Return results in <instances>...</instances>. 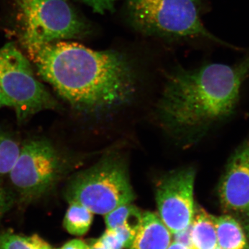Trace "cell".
Segmentation results:
<instances>
[{
    "mask_svg": "<svg viewBox=\"0 0 249 249\" xmlns=\"http://www.w3.org/2000/svg\"><path fill=\"white\" fill-rule=\"evenodd\" d=\"M93 213L78 202H70L64 219V227L73 235H85L93 221Z\"/></svg>",
    "mask_w": 249,
    "mask_h": 249,
    "instance_id": "cell-13",
    "label": "cell"
},
{
    "mask_svg": "<svg viewBox=\"0 0 249 249\" xmlns=\"http://www.w3.org/2000/svg\"><path fill=\"white\" fill-rule=\"evenodd\" d=\"M171 240L172 233L160 217L153 213L145 212L129 249H167Z\"/></svg>",
    "mask_w": 249,
    "mask_h": 249,
    "instance_id": "cell-10",
    "label": "cell"
},
{
    "mask_svg": "<svg viewBox=\"0 0 249 249\" xmlns=\"http://www.w3.org/2000/svg\"><path fill=\"white\" fill-rule=\"evenodd\" d=\"M126 9L132 27L142 35L168 40L202 37L239 49L205 27L198 0H126Z\"/></svg>",
    "mask_w": 249,
    "mask_h": 249,
    "instance_id": "cell-3",
    "label": "cell"
},
{
    "mask_svg": "<svg viewBox=\"0 0 249 249\" xmlns=\"http://www.w3.org/2000/svg\"><path fill=\"white\" fill-rule=\"evenodd\" d=\"M4 106L10 107V103L7 98L5 96L4 93H3L1 87H0V108L4 107Z\"/></svg>",
    "mask_w": 249,
    "mask_h": 249,
    "instance_id": "cell-23",
    "label": "cell"
},
{
    "mask_svg": "<svg viewBox=\"0 0 249 249\" xmlns=\"http://www.w3.org/2000/svg\"><path fill=\"white\" fill-rule=\"evenodd\" d=\"M107 249H123L124 246L113 229H107L102 237L98 240Z\"/></svg>",
    "mask_w": 249,
    "mask_h": 249,
    "instance_id": "cell-19",
    "label": "cell"
},
{
    "mask_svg": "<svg viewBox=\"0 0 249 249\" xmlns=\"http://www.w3.org/2000/svg\"><path fill=\"white\" fill-rule=\"evenodd\" d=\"M191 228L193 249H214L218 247L215 217L198 208Z\"/></svg>",
    "mask_w": 249,
    "mask_h": 249,
    "instance_id": "cell-12",
    "label": "cell"
},
{
    "mask_svg": "<svg viewBox=\"0 0 249 249\" xmlns=\"http://www.w3.org/2000/svg\"><path fill=\"white\" fill-rule=\"evenodd\" d=\"M249 76V52L235 65L210 63L170 75L160 105L165 123L182 130H196L232 114L241 88Z\"/></svg>",
    "mask_w": 249,
    "mask_h": 249,
    "instance_id": "cell-2",
    "label": "cell"
},
{
    "mask_svg": "<svg viewBox=\"0 0 249 249\" xmlns=\"http://www.w3.org/2000/svg\"><path fill=\"white\" fill-rule=\"evenodd\" d=\"M24 21V45L79 38L89 34L88 23L67 0H15Z\"/></svg>",
    "mask_w": 249,
    "mask_h": 249,
    "instance_id": "cell-6",
    "label": "cell"
},
{
    "mask_svg": "<svg viewBox=\"0 0 249 249\" xmlns=\"http://www.w3.org/2000/svg\"><path fill=\"white\" fill-rule=\"evenodd\" d=\"M218 246L223 249H249L247 237L240 222L231 214L215 217Z\"/></svg>",
    "mask_w": 249,
    "mask_h": 249,
    "instance_id": "cell-11",
    "label": "cell"
},
{
    "mask_svg": "<svg viewBox=\"0 0 249 249\" xmlns=\"http://www.w3.org/2000/svg\"><path fill=\"white\" fill-rule=\"evenodd\" d=\"M0 249H52L47 241L37 234L29 236L11 232L0 233Z\"/></svg>",
    "mask_w": 249,
    "mask_h": 249,
    "instance_id": "cell-15",
    "label": "cell"
},
{
    "mask_svg": "<svg viewBox=\"0 0 249 249\" xmlns=\"http://www.w3.org/2000/svg\"><path fill=\"white\" fill-rule=\"evenodd\" d=\"M89 246L84 241L75 239L67 242L60 249H89Z\"/></svg>",
    "mask_w": 249,
    "mask_h": 249,
    "instance_id": "cell-22",
    "label": "cell"
},
{
    "mask_svg": "<svg viewBox=\"0 0 249 249\" xmlns=\"http://www.w3.org/2000/svg\"><path fill=\"white\" fill-rule=\"evenodd\" d=\"M0 87L19 122L57 107L53 96L36 79L30 62L13 43L0 48Z\"/></svg>",
    "mask_w": 249,
    "mask_h": 249,
    "instance_id": "cell-5",
    "label": "cell"
},
{
    "mask_svg": "<svg viewBox=\"0 0 249 249\" xmlns=\"http://www.w3.org/2000/svg\"><path fill=\"white\" fill-rule=\"evenodd\" d=\"M20 151L19 144L11 135L0 130V175L9 173Z\"/></svg>",
    "mask_w": 249,
    "mask_h": 249,
    "instance_id": "cell-16",
    "label": "cell"
},
{
    "mask_svg": "<svg viewBox=\"0 0 249 249\" xmlns=\"http://www.w3.org/2000/svg\"><path fill=\"white\" fill-rule=\"evenodd\" d=\"M167 249H192L189 247H186V246L182 245V244L179 243V242H171L170 245L168 246Z\"/></svg>",
    "mask_w": 249,
    "mask_h": 249,
    "instance_id": "cell-24",
    "label": "cell"
},
{
    "mask_svg": "<svg viewBox=\"0 0 249 249\" xmlns=\"http://www.w3.org/2000/svg\"></svg>",
    "mask_w": 249,
    "mask_h": 249,
    "instance_id": "cell-28",
    "label": "cell"
},
{
    "mask_svg": "<svg viewBox=\"0 0 249 249\" xmlns=\"http://www.w3.org/2000/svg\"><path fill=\"white\" fill-rule=\"evenodd\" d=\"M113 230L114 231L116 235L122 242L124 248H129L131 247L135 239L137 232H138L124 225L116 227Z\"/></svg>",
    "mask_w": 249,
    "mask_h": 249,
    "instance_id": "cell-18",
    "label": "cell"
},
{
    "mask_svg": "<svg viewBox=\"0 0 249 249\" xmlns=\"http://www.w3.org/2000/svg\"><path fill=\"white\" fill-rule=\"evenodd\" d=\"M89 249H106V247H104L102 245V244L100 243L98 241L94 244V245H92V247H90Z\"/></svg>",
    "mask_w": 249,
    "mask_h": 249,
    "instance_id": "cell-25",
    "label": "cell"
},
{
    "mask_svg": "<svg viewBox=\"0 0 249 249\" xmlns=\"http://www.w3.org/2000/svg\"><path fill=\"white\" fill-rule=\"evenodd\" d=\"M192 228L191 225L187 228L182 231L178 232V233L173 234L175 242H179L182 245L186 246L193 249V244H192Z\"/></svg>",
    "mask_w": 249,
    "mask_h": 249,
    "instance_id": "cell-21",
    "label": "cell"
},
{
    "mask_svg": "<svg viewBox=\"0 0 249 249\" xmlns=\"http://www.w3.org/2000/svg\"><path fill=\"white\" fill-rule=\"evenodd\" d=\"M214 249H223L221 248V247H219V246H218V247H216V248Z\"/></svg>",
    "mask_w": 249,
    "mask_h": 249,
    "instance_id": "cell-27",
    "label": "cell"
},
{
    "mask_svg": "<svg viewBox=\"0 0 249 249\" xmlns=\"http://www.w3.org/2000/svg\"><path fill=\"white\" fill-rule=\"evenodd\" d=\"M13 199L11 193L5 188L0 178V218L9 209L12 204Z\"/></svg>",
    "mask_w": 249,
    "mask_h": 249,
    "instance_id": "cell-20",
    "label": "cell"
},
{
    "mask_svg": "<svg viewBox=\"0 0 249 249\" xmlns=\"http://www.w3.org/2000/svg\"><path fill=\"white\" fill-rule=\"evenodd\" d=\"M24 46L39 76L78 110H109L133 96V66L121 52L65 40Z\"/></svg>",
    "mask_w": 249,
    "mask_h": 249,
    "instance_id": "cell-1",
    "label": "cell"
},
{
    "mask_svg": "<svg viewBox=\"0 0 249 249\" xmlns=\"http://www.w3.org/2000/svg\"><path fill=\"white\" fill-rule=\"evenodd\" d=\"M67 201L106 215L121 205L132 203L134 193L121 160L107 159L78 174L67 186Z\"/></svg>",
    "mask_w": 249,
    "mask_h": 249,
    "instance_id": "cell-4",
    "label": "cell"
},
{
    "mask_svg": "<svg viewBox=\"0 0 249 249\" xmlns=\"http://www.w3.org/2000/svg\"><path fill=\"white\" fill-rule=\"evenodd\" d=\"M217 194L224 212L249 217V137L229 160Z\"/></svg>",
    "mask_w": 249,
    "mask_h": 249,
    "instance_id": "cell-9",
    "label": "cell"
},
{
    "mask_svg": "<svg viewBox=\"0 0 249 249\" xmlns=\"http://www.w3.org/2000/svg\"><path fill=\"white\" fill-rule=\"evenodd\" d=\"M92 10L96 14L104 15L113 12L115 9L116 2L119 0H80Z\"/></svg>",
    "mask_w": 249,
    "mask_h": 249,
    "instance_id": "cell-17",
    "label": "cell"
},
{
    "mask_svg": "<svg viewBox=\"0 0 249 249\" xmlns=\"http://www.w3.org/2000/svg\"><path fill=\"white\" fill-rule=\"evenodd\" d=\"M196 172L184 168L173 172L161 180L156 191L160 219L172 234L189 227L194 217Z\"/></svg>",
    "mask_w": 249,
    "mask_h": 249,
    "instance_id": "cell-8",
    "label": "cell"
},
{
    "mask_svg": "<svg viewBox=\"0 0 249 249\" xmlns=\"http://www.w3.org/2000/svg\"><path fill=\"white\" fill-rule=\"evenodd\" d=\"M244 219H245V223H244V224H245L246 232H247L249 239V217L244 218Z\"/></svg>",
    "mask_w": 249,
    "mask_h": 249,
    "instance_id": "cell-26",
    "label": "cell"
},
{
    "mask_svg": "<svg viewBox=\"0 0 249 249\" xmlns=\"http://www.w3.org/2000/svg\"><path fill=\"white\" fill-rule=\"evenodd\" d=\"M142 214L132 203L121 205L105 215L107 229L124 225L138 231L142 222Z\"/></svg>",
    "mask_w": 249,
    "mask_h": 249,
    "instance_id": "cell-14",
    "label": "cell"
},
{
    "mask_svg": "<svg viewBox=\"0 0 249 249\" xmlns=\"http://www.w3.org/2000/svg\"><path fill=\"white\" fill-rule=\"evenodd\" d=\"M62 172V160L56 149L47 139L38 138L24 142L9 174L22 201L32 202L52 191Z\"/></svg>",
    "mask_w": 249,
    "mask_h": 249,
    "instance_id": "cell-7",
    "label": "cell"
}]
</instances>
